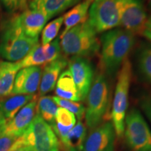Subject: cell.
Masks as SVG:
<instances>
[{
	"mask_svg": "<svg viewBox=\"0 0 151 151\" xmlns=\"http://www.w3.org/2000/svg\"><path fill=\"white\" fill-rule=\"evenodd\" d=\"M20 69L19 62H0V99L11 94L16 76Z\"/></svg>",
	"mask_w": 151,
	"mask_h": 151,
	"instance_id": "obj_18",
	"label": "cell"
},
{
	"mask_svg": "<svg viewBox=\"0 0 151 151\" xmlns=\"http://www.w3.org/2000/svg\"><path fill=\"white\" fill-rule=\"evenodd\" d=\"M41 73L40 67L22 68L17 73L11 94H35L39 88Z\"/></svg>",
	"mask_w": 151,
	"mask_h": 151,
	"instance_id": "obj_14",
	"label": "cell"
},
{
	"mask_svg": "<svg viewBox=\"0 0 151 151\" xmlns=\"http://www.w3.org/2000/svg\"><path fill=\"white\" fill-rule=\"evenodd\" d=\"M24 146L32 151H60L59 141L48 123L38 113L14 147Z\"/></svg>",
	"mask_w": 151,
	"mask_h": 151,
	"instance_id": "obj_5",
	"label": "cell"
},
{
	"mask_svg": "<svg viewBox=\"0 0 151 151\" xmlns=\"http://www.w3.org/2000/svg\"><path fill=\"white\" fill-rule=\"evenodd\" d=\"M132 74V65L127 58L119 69L111 111L112 123L118 137H122L124 134Z\"/></svg>",
	"mask_w": 151,
	"mask_h": 151,
	"instance_id": "obj_6",
	"label": "cell"
},
{
	"mask_svg": "<svg viewBox=\"0 0 151 151\" xmlns=\"http://www.w3.org/2000/svg\"><path fill=\"white\" fill-rule=\"evenodd\" d=\"M148 17L141 0L122 1L120 25L134 35H142Z\"/></svg>",
	"mask_w": 151,
	"mask_h": 151,
	"instance_id": "obj_9",
	"label": "cell"
},
{
	"mask_svg": "<svg viewBox=\"0 0 151 151\" xmlns=\"http://www.w3.org/2000/svg\"><path fill=\"white\" fill-rule=\"evenodd\" d=\"M37 97L20 109L11 120L7 122L6 133L21 137L32 122L37 113Z\"/></svg>",
	"mask_w": 151,
	"mask_h": 151,
	"instance_id": "obj_15",
	"label": "cell"
},
{
	"mask_svg": "<svg viewBox=\"0 0 151 151\" xmlns=\"http://www.w3.org/2000/svg\"><path fill=\"white\" fill-rule=\"evenodd\" d=\"M86 100V122L87 126L92 129L101 123L109 106L110 86L104 71H100L94 77Z\"/></svg>",
	"mask_w": 151,
	"mask_h": 151,
	"instance_id": "obj_4",
	"label": "cell"
},
{
	"mask_svg": "<svg viewBox=\"0 0 151 151\" xmlns=\"http://www.w3.org/2000/svg\"><path fill=\"white\" fill-rule=\"evenodd\" d=\"M11 151H32V150H30L29 148H27V147L18 146V147H14V148H13V149Z\"/></svg>",
	"mask_w": 151,
	"mask_h": 151,
	"instance_id": "obj_33",
	"label": "cell"
},
{
	"mask_svg": "<svg viewBox=\"0 0 151 151\" xmlns=\"http://www.w3.org/2000/svg\"><path fill=\"white\" fill-rule=\"evenodd\" d=\"M52 99H53L55 102L57 104V105L59 106L60 107L65 109L66 110L73 113L76 117H77L78 120H81V119L85 115L86 108L82 104L77 102V101L62 99V98L57 97V96L52 97Z\"/></svg>",
	"mask_w": 151,
	"mask_h": 151,
	"instance_id": "obj_27",
	"label": "cell"
},
{
	"mask_svg": "<svg viewBox=\"0 0 151 151\" xmlns=\"http://www.w3.org/2000/svg\"><path fill=\"white\" fill-rule=\"evenodd\" d=\"M19 16L24 33L31 38H39V34L48 20L46 15L39 8L35 0H32L29 7Z\"/></svg>",
	"mask_w": 151,
	"mask_h": 151,
	"instance_id": "obj_13",
	"label": "cell"
},
{
	"mask_svg": "<svg viewBox=\"0 0 151 151\" xmlns=\"http://www.w3.org/2000/svg\"><path fill=\"white\" fill-rule=\"evenodd\" d=\"M6 5V6L8 7L11 10L18 9V7L23 6L24 5V0H0Z\"/></svg>",
	"mask_w": 151,
	"mask_h": 151,
	"instance_id": "obj_30",
	"label": "cell"
},
{
	"mask_svg": "<svg viewBox=\"0 0 151 151\" xmlns=\"http://www.w3.org/2000/svg\"><path fill=\"white\" fill-rule=\"evenodd\" d=\"M58 109V105L50 96H42L37 104V113L50 126L55 123Z\"/></svg>",
	"mask_w": 151,
	"mask_h": 151,
	"instance_id": "obj_24",
	"label": "cell"
},
{
	"mask_svg": "<svg viewBox=\"0 0 151 151\" xmlns=\"http://www.w3.org/2000/svg\"><path fill=\"white\" fill-rule=\"evenodd\" d=\"M86 127L81 120H78L62 143L67 151H83L87 136Z\"/></svg>",
	"mask_w": 151,
	"mask_h": 151,
	"instance_id": "obj_22",
	"label": "cell"
},
{
	"mask_svg": "<svg viewBox=\"0 0 151 151\" xmlns=\"http://www.w3.org/2000/svg\"><path fill=\"white\" fill-rule=\"evenodd\" d=\"M57 97L73 101H80L78 92L69 69L61 73L56 84Z\"/></svg>",
	"mask_w": 151,
	"mask_h": 151,
	"instance_id": "obj_21",
	"label": "cell"
},
{
	"mask_svg": "<svg viewBox=\"0 0 151 151\" xmlns=\"http://www.w3.org/2000/svg\"><path fill=\"white\" fill-rule=\"evenodd\" d=\"M68 65L65 56L60 55L58 59L45 65L41 73L39 93L41 97L45 96L55 88L62 71Z\"/></svg>",
	"mask_w": 151,
	"mask_h": 151,
	"instance_id": "obj_16",
	"label": "cell"
},
{
	"mask_svg": "<svg viewBox=\"0 0 151 151\" xmlns=\"http://www.w3.org/2000/svg\"><path fill=\"white\" fill-rule=\"evenodd\" d=\"M36 97L35 94H12L8 98L0 99V115L9 121L22 107Z\"/></svg>",
	"mask_w": 151,
	"mask_h": 151,
	"instance_id": "obj_17",
	"label": "cell"
},
{
	"mask_svg": "<svg viewBox=\"0 0 151 151\" xmlns=\"http://www.w3.org/2000/svg\"><path fill=\"white\" fill-rule=\"evenodd\" d=\"M93 0H84L75 5L71 10L63 16V23L65 25L60 38L63 37L69 29L78 24L82 23L88 19V11Z\"/></svg>",
	"mask_w": 151,
	"mask_h": 151,
	"instance_id": "obj_19",
	"label": "cell"
},
{
	"mask_svg": "<svg viewBox=\"0 0 151 151\" xmlns=\"http://www.w3.org/2000/svg\"><path fill=\"white\" fill-rule=\"evenodd\" d=\"M146 2H147V4L148 6V7L151 10V0H146Z\"/></svg>",
	"mask_w": 151,
	"mask_h": 151,
	"instance_id": "obj_34",
	"label": "cell"
},
{
	"mask_svg": "<svg viewBox=\"0 0 151 151\" xmlns=\"http://www.w3.org/2000/svg\"><path fill=\"white\" fill-rule=\"evenodd\" d=\"M142 35L151 41V17L148 20Z\"/></svg>",
	"mask_w": 151,
	"mask_h": 151,
	"instance_id": "obj_31",
	"label": "cell"
},
{
	"mask_svg": "<svg viewBox=\"0 0 151 151\" xmlns=\"http://www.w3.org/2000/svg\"><path fill=\"white\" fill-rule=\"evenodd\" d=\"M68 64L69 70L78 90L80 101H84L94 80L92 66L87 58L81 57H72Z\"/></svg>",
	"mask_w": 151,
	"mask_h": 151,
	"instance_id": "obj_11",
	"label": "cell"
},
{
	"mask_svg": "<svg viewBox=\"0 0 151 151\" xmlns=\"http://www.w3.org/2000/svg\"><path fill=\"white\" fill-rule=\"evenodd\" d=\"M76 124V117L75 115L65 109L59 107L56 113L55 123L51 127L62 143Z\"/></svg>",
	"mask_w": 151,
	"mask_h": 151,
	"instance_id": "obj_20",
	"label": "cell"
},
{
	"mask_svg": "<svg viewBox=\"0 0 151 151\" xmlns=\"http://www.w3.org/2000/svg\"><path fill=\"white\" fill-rule=\"evenodd\" d=\"M81 0H35L39 8L46 15L48 20L67 9L76 5Z\"/></svg>",
	"mask_w": 151,
	"mask_h": 151,
	"instance_id": "obj_23",
	"label": "cell"
},
{
	"mask_svg": "<svg viewBox=\"0 0 151 151\" xmlns=\"http://www.w3.org/2000/svg\"><path fill=\"white\" fill-rule=\"evenodd\" d=\"M63 23V16L55 19L43 28L41 35V45L46 46L55 39Z\"/></svg>",
	"mask_w": 151,
	"mask_h": 151,
	"instance_id": "obj_26",
	"label": "cell"
},
{
	"mask_svg": "<svg viewBox=\"0 0 151 151\" xmlns=\"http://www.w3.org/2000/svg\"><path fill=\"white\" fill-rule=\"evenodd\" d=\"M39 43V38L27 37L22 30L19 14L2 20L0 27V55L4 59L21 61Z\"/></svg>",
	"mask_w": 151,
	"mask_h": 151,
	"instance_id": "obj_1",
	"label": "cell"
},
{
	"mask_svg": "<svg viewBox=\"0 0 151 151\" xmlns=\"http://www.w3.org/2000/svg\"><path fill=\"white\" fill-rule=\"evenodd\" d=\"M116 137L112 122L101 123L86 136L83 151H114Z\"/></svg>",
	"mask_w": 151,
	"mask_h": 151,
	"instance_id": "obj_10",
	"label": "cell"
},
{
	"mask_svg": "<svg viewBox=\"0 0 151 151\" xmlns=\"http://www.w3.org/2000/svg\"><path fill=\"white\" fill-rule=\"evenodd\" d=\"M135 43V36L124 29H114L102 35L101 65L106 75L116 74Z\"/></svg>",
	"mask_w": 151,
	"mask_h": 151,
	"instance_id": "obj_2",
	"label": "cell"
},
{
	"mask_svg": "<svg viewBox=\"0 0 151 151\" xmlns=\"http://www.w3.org/2000/svg\"><path fill=\"white\" fill-rule=\"evenodd\" d=\"M60 52L61 48L59 39H55L46 46L38 43L21 61H19L20 69L46 65L58 59L61 55Z\"/></svg>",
	"mask_w": 151,
	"mask_h": 151,
	"instance_id": "obj_12",
	"label": "cell"
},
{
	"mask_svg": "<svg viewBox=\"0 0 151 151\" xmlns=\"http://www.w3.org/2000/svg\"><path fill=\"white\" fill-rule=\"evenodd\" d=\"M139 104L142 111L151 121V94H147L141 97Z\"/></svg>",
	"mask_w": 151,
	"mask_h": 151,
	"instance_id": "obj_29",
	"label": "cell"
},
{
	"mask_svg": "<svg viewBox=\"0 0 151 151\" xmlns=\"http://www.w3.org/2000/svg\"><path fill=\"white\" fill-rule=\"evenodd\" d=\"M7 122L8 121L0 115V136L5 132Z\"/></svg>",
	"mask_w": 151,
	"mask_h": 151,
	"instance_id": "obj_32",
	"label": "cell"
},
{
	"mask_svg": "<svg viewBox=\"0 0 151 151\" xmlns=\"http://www.w3.org/2000/svg\"><path fill=\"white\" fill-rule=\"evenodd\" d=\"M138 66L143 78L151 83V46L141 48L138 55Z\"/></svg>",
	"mask_w": 151,
	"mask_h": 151,
	"instance_id": "obj_25",
	"label": "cell"
},
{
	"mask_svg": "<svg viewBox=\"0 0 151 151\" xmlns=\"http://www.w3.org/2000/svg\"><path fill=\"white\" fill-rule=\"evenodd\" d=\"M123 0H93L88 21L96 32H104L120 25Z\"/></svg>",
	"mask_w": 151,
	"mask_h": 151,
	"instance_id": "obj_7",
	"label": "cell"
},
{
	"mask_svg": "<svg viewBox=\"0 0 151 151\" xmlns=\"http://www.w3.org/2000/svg\"><path fill=\"white\" fill-rule=\"evenodd\" d=\"M18 138L12 134L6 132L2 134L0 136V151H11Z\"/></svg>",
	"mask_w": 151,
	"mask_h": 151,
	"instance_id": "obj_28",
	"label": "cell"
},
{
	"mask_svg": "<svg viewBox=\"0 0 151 151\" xmlns=\"http://www.w3.org/2000/svg\"><path fill=\"white\" fill-rule=\"evenodd\" d=\"M60 48L65 55L88 58L99 52L100 41L88 19L71 28L60 38Z\"/></svg>",
	"mask_w": 151,
	"mask_h": 151,
	"instance_id": "obj_3",
	"label": "cell"
},
{
	"mask_svg": "<svg viewBox=\"0 0 151 151\" xmlns=\"http://www.w3.org/2000/svg\"><path fill=\"white\" fill-rule=\"evenodd\" d=\"M123 134L132 151H151V130L138 109L126 114Z\"/></svg>",
	"mask_w": 151,
	"mask_h": 151,
	"instance_id": "obj_8",
	"label": "cell"
}]
</instances>
